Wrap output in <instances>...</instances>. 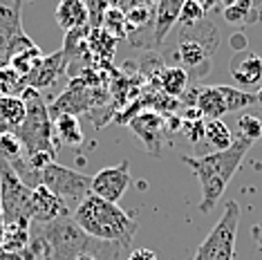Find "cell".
Returning <instances> with one entry per match:
<instances>
[{
	"mask_svg": "<svg viewBox=\"0 0 262 260\" xmlns=\"http://www.w3.org/2000/svg\"><path fill=\"white\" fill-rule=\"evenodd\" d=\"M204 141L215 150H226L233 144V135L222 119H206L204 121Z\"/></svg>",
	"mask_w": 262,
	"mask_h": 260,
	"instance_id": "cell-20",
	"label": "cell"
},
{
	"mask_svg": "<svg viewBox=\"0 0 262 260\" xmlns=\"http://www.w3.org/2000/svg\"><path fill=\"white\" fill-rule=\"evenodd\" d=\"M231 76L237 85L251 88L262 83V58L255 52H240L231 58Z\"/></svg>",
	"mask_w": 262,
	"mask_h": 260,
	"instance_id": "cell-11",
	"label": "cell"
},
{
	"mask_svg": "<svg viewBox=\"0 0 262 260\" xmlns=\"http://www.w3.org/2000/svg\"><path fill=\"white\" fill-rule=\"evenodd\" d=\"M32 222L20 220V222H7L3 224V231H0V249L7 253H25L32 240V231H29Z\"/></svg>",
	"mask_w": 262,
	"mask_h": 260,
	"instance_id": "cell-16",
	"label": "cell"
},
{
	"mask_svg": "<svg viewBox=\"0 0 262 260\" xmlns=\"http://www.w3.org/2000/svg\"><path fill=\"white\" fill-rule=\"evenodd\" d=\"M20 97L27 105V117L23 126L16 130V135L23 141L25 157L36 155V153H54V121H52L40 92L27 88Z\"/></svg>",
	"mask_w": 262,
	"mask_h": 260,
	"instance_id": "cell-3",
	"label": "cell"
},
{
	"mask_svg": "<svg viewBox=\"0 0 262 260\" xmlns=\"http://www.w3.org/2000/svg\"><path fill=\"white\" fill-rule=\"evenodd\" d=\"M40 184H45L56 198H61L68 209H76L92 193V177L65 168L56 162L40 173Z\"/></svg>",
	"mask_w": 262,
	"mask_h": 260,
	"instance_id": "cell-6",
	"label": "cell"
},
{
	"mask_svg": "<svg viewBox=\"0 0 262 260\" xmlns=\"http://www.w3.org/2000/svg\"><path fill=\"white\" fill-rule=\"evenodd\" d=\"M217 3H224V0H217Z\"/></svg>",
	"mask_w": 262,
	"mask_h": 260,
	"instance_id": "cell-36",
	"label": "cell"
},
{
	"mask_svg": "<svg viewBox=\"0 0 262 260\" xmlns=\"http://www.w3.org/2000/svg\"><path fill=\"white\" fill-rule=\"evenodd\" d=\"M186 0H159L157 11H155V23H152V45L164 43L177 20H180L182 7Z\"/></svg>",
	"mask_w": 262,
	"mask_h": 260,
	"instance_id": "cell-13",
	"label": "cell"
},
{
	"mask_svg": "<svg viewBox=\"0 0 262 260\" xmlns=\"http://www.w3.org/2000/svg\"><path fill=\"white\" fill-rule=\"evenodd\" d=\"M262 137V119L255 115H240L237 119V139H247L255 144Z\"/></svg>",
	"mask_w": 262,
	"mask_h": 260,
	"instance_id": "cell-26",
	"label": "cell"
},
{
	"mask_svg": "<svg viewBox=\"0 0 262 260\" xmlns=\"http://www.w3.org/2000/svg\"><path fill=\"white\" fill-rule=\"evenodd\" d=\"M68 68V56H65L63 50L54 52V54H47L40 58V63L34 68V72L27 76V88H34V90H45V88L54 85L56 79L65 72Z\"/></svg>",
	"mask_w": 262,
	"mask_h": 260,
	"instance_id": "cell-10",
	"label": "cell"
},
{
	"mask_svg": "<svg viewBox=\"0 0 262 260\" xmlns=\"http://www.w3.org/2000/svg\"><path fill=\"white\" fill-rule=\"evenodd\" d=\"M32 200H34L32 222H36V224H50V222H56L58 218L70 215V209L65 206V202L61 198H56L45 184L34 186Z\"/></svg>",
	"mask_w": 262,
	"mask_h": 260,
	"instance_id": "cell-9",
	"label": "cell"
},
{
	"mask_svg": "<svg viewBox=\"0 0 262 260\" xmlns=\"http://www.w3.org/2000/svg\"><path fill=\"white\" fill-rule=\"evenodd\" d=\"M74 222L92 240L110 242L119 247L133 245L135 233L139 229L137 220H133L123 209H119V204L101 200L92 193L74 209Z\"/></svg>",
	"mask_w": 262,
	"mask_h": 260,
	"instance_id": "cell-2",
	"label": "cell"
},
{
	"mask_svg": "<svg viewBox=\"0 0 262 260\" xmlns=\"http://www.w3.org/2000/svg\"><path fill=\"white\" fill-rule=\"evenodd\" d=\"M27 90V79L18 74L14 68L0 65V94H9V97H20Z\"/></svg>",
	"mask_w": 262,
	"mask_h": 260,
	"instance_id": "cell-22",
	"label": "cell"
},
{
	"mask_svg": "<svg viewBox=\"0 0 262 260\" xmlns=\"http://www.w3.org/2000/svg\"><path fill=\"white\" fill-rule=\"evenodd\" d=\"M130 162H119L117 166L101 168L97 175L92 177V195L101 200H108L112 204H119V200L126 195L130 188Z\"/></svg>",
	"mask_w": 262,
	"mask_h": 260,
	"instance_id": "cell-8",
	"label": "cell"
},
{
	"mask_svg": "<svg viewBox=\"0 0 262 260\" xmlns=\"http://www.w3.org/2000/svg\"><path fill=\"white\" fill-rule=\"evenodd\" d=\"M237 227H240V204L235 200H229L215 227L198 247L193 260H233Z\"/></svg>",
	"mask_w": 262,
	"mask_h": 260,
	"instance_id": "cell-4",
	"label": "cell"
},
{
	"mask_svg": "<svg viewBox=\"0 0 262 260\" xmlns=\"http://www.w3.org/2000/svg\"><path fill=\"white\" fill-rule=\"evenodd\" d=\"M159 83H162V90L164 94H168V97H180L184 94L188 85V72L184 68H164L162 72H159Z\"/></svg>",
	"mask_w": 262,
	"mask_h": 260,
	"instance_id": "cell-21",
	"label": "cell"
},
{
	"mask_svg": "<svg viewBox=\"0 0 262 260\" xmlns=\"http://www.w3.org/2000/svg\"><path fill=\"white\" fill-rule=\"evenodd\" d=\"M126 20H128L130 32H137V29H141V27L152 25L155 20H152V16H150V5H139V7H135L133 11H128Z\"/></svg>",
	"mask_w": 262,
	"mask_h": 260,
	"instance_id": "cell-28",
	"label": "cell"
},
{
	"mask_svg": "<svg viewBox=\"0 0 262 260\" xmlns=\"http://www.w3.org/2000/svg\"><path fill=\"white\" fill-rule=\"evenodd\" d=\"M0 157H5L7 162H18L25 157V148H23V141L18 139L16 130L0 133Z\"/></svg>",
	"mask_w": 262,
	"mask_h": 260,
	"instance_id": "cell-24",
	"label": "cell"
},
{
	"mask_svg": "<svg viewBox=\"0 0 262 260\" xmlns=\"http://www.w3.org/2000/svg\"><path fill=\"white\" fill-rule=\"evenodd\" d=\"M88 14H90V27L99 29L101 23H103V16L110 7V0H85Z\"/></svg>",
	"mask_w": 262,
	"mask_h": 260,
	"instance_id": "cell-30",
	"label": "cell"
},
{
	"mask_svg": "<svg viewBox=\"0 0 262 260\" xmlns=\"http://www.w3.org/2000/svg\"><path fill=\"white\" fill-rule=\"evenodd\" d=\"M255 103H260V105H262V85L258 88V92H255Z\"/></svg>",
	"mask_w": 262,
	"mask_h": 260,
	"instance_id": "cell-33",
	"label": "cell"
},
{
	"mask_svg": "<svg viewBox=\"0 0 262 260\" xmlns=\"http://www.w3.org/2000/svg\"><path fill=\"white\" fill-rule=\"evenodd\" d=\"M251 146H253L251 141L235 137L233 144L226 150H213L208 155H200V157L182 155V162L193 170L202 186V202H200L202 213H211L215 209V204L224 195L226 186L233 180L237 168L242 166L244 157L251 150Z\"/></svg>",
	"mask_w": 262,
	"mask_h": 260,
	"instance_id": "cell-1",
	"label": "cell"
},
{
	"mask_svg": "<svg viewBox=\"0 0 262 260\" xmlns=\"http://www.w3.org/2000/svg\"><path fill=\"white\" fill-rule=\"evenodd\" d=\"M139 5H146V0H110V7L123 11V14L133 11L135 7H139Z\"/></svg>",
	"mask_w": 262,
	"mask_h": 260,
	"instance_id": "cell-31",
	"label": "cell"
},
{
	"mask_svg": "<svg viewBox=\"0 0 262 260\" xmlns=\"http://www.w3.org/2000/svg\"><path fill=\"white\" fill-rule=\"evenodd\" d=\"M40 58H43V52H40V47L38 45H34L32 50H25V52H20V54H16L14 58L9 61V65L16 70L18 74H23L27 79L29 74L34 72V68L40 63Z\"/></svg>",
	"mask_w": 262,
	"mask_h": 260,
	"instance_id": "cell-25",
	"label": "cell"
},
{
	"mask_svg": "<svg viewBox=\"0 0 262 260\" xmlns=\"http://www.w3.org/2000/svg\"><path fill=\"white\" fill-rule=\"evenodd\" d=\"M54 20L65 32L90 27V14H88L85 0H58Z\"/></svg>",
	"mask_w": 262,
	"mask_h": 260,
	"instance_id": "cell-12",
	"label": "cell"
},
{
	"mask_svg": "<svg viewBox=\"0 0 262 260\" xmlns=\"http://www.w3.org/2000/svg\"><path fill=\"white\" fill-rule=\"evenodd\" d=\"M34 188L20 180V175L11 168L7 159L0 157V209H3V224L7 222H32L34 209Z\"/></svg>",
	"mask_w": 262,
	"mask_h": 260,
	"instance_id": "cell-5",
	"label": "cell"
},
{
	"mask_svg": "<svg viewBox=\"0 0 262 260\" xmlns=\"http://www.w3.org/2000/svg\"><path fill=\"white\" fill-rule=\"evenodd\" d=\"M0 231H3V209H0Z\"/></svg>",
	"mask_w": 262,
	"mask_h": 260,
	"instance_id": "cell-34",
	"label": "cell"
},
{
	"mask_svg": "<svg viewBox=\"0 0 262 260\" xmlns=\"http://www.w3.org/2000/svg\"><path fill=\"white\" fill-rule=\"evenodd\" d=\"M159 0H146V5H157Z\"/></svg>",
	"mask_w": 262,
	"mask_h": 260,
	"instance_id": "cell-35",
	"label": "cell"
},
{
	"mask_svg": "<svg viewBox=\"0 0 262 260\" xmlns=\"http://www.w3.org/2000/svg\"><path fill=\"white\" fill-rule=\"evenodd\" d=\"M211 47L204 45V40L198 38H182L180 43V58L184 63V70H198L204 76L208 72V63H211Z\"/></svg>",
	"mask_w": 262,
	"mask_h": 260,
	"instance_id": "cell-15",
	"label": "cell"
},
{
	"mask_svg": "<svg viewBox=\"0 0 262 260\" xmlns=\"http://www.w3.org/2000/svg\"><path fill=\"white\" fill-rule=\"evenodd\" d=\"M101 29H103V32H108L110 36L117 38V40L128 38V34H130L126 14H123V11H119V9H112V7H108V11H105L103 23H101Z\"/></svg>",
	"mask_w": 262,
	"mask_h": 260,
	"instance_id": "cell-23",
	"label": "cell"
},
{
	"mask_svg": "<svg viewBox=\"0 0 262 260\" xmlns=\"http://www.w3.org/2000/svg\"><path fill=\"white\" fill-rule=\"evenodd\" d=\"M126 260H157V256H155V251H150V249H137L130 253Z\"/></svg>",
	"mask_w": 262,
	"mask_h": 260,
	"instance_id": "cell-32",
	"label": "cell"
},
{
	"mask_svg": "<svg viewBox=\"0 0 262 260\" xmlns=\"http://www.w3.org/2000/svg\"><path fill=\"white\" fill-rule=\"evenodd\" d=\"M20 11L23 0H0V65H7L16 54L36 45L23 32Z\"/></svg>",
	"mask_w": 262,
	"mask_h": 260,
	"instance_id": "cell-7",
	"label": "cell"
},
{
	"mask_svg": "<svg viewBox=\"0 0 262 260\" xmlns=\"http://www.w3.org/2000/svg\"><path fill=\"white\" fill-rule=\"evenodd\" d=\"M130 128L139 135V139L146 144L148 150L157 153L155 146L162 144V133H164V121L159 115L155 112H139L133 121H130Z\"/></svg>",
	"mask_w": 262,
	"mask_h": 260,
	"instance_id": "cell-14",
	"label": "cell"
},
{
	"mask_svg": "<svg viewBox=\"0 0 262 260\" xmlns=\"http://www.w3.org/2000/svg\"><path fill=\"white\" fill-rule=\"evenodd\" d=\"M27 117V105L23 97L0 94V123L9 130H18Z\"/></svg>",
	"mask_w": 262,
	"mask_h": 260,
	"instance_id": "cell-18",
	"label": "cell"
},
{
	"mask_svg": "<svg viewBox=\"0 0 262 260\" xmlns=\"http://www.w3.org/2000/svg\"><path fill=\"white\" fill-rule=\"evenodd\" d=\"M54 130L58 135V139L65 141L68 146H81L83 144V128L76 115H70V112H61V115H54Z\"/></svg>",
	"mask_w": 262,
	"mask_h": 260,
	"instance_id": "cell-19",
	"label": "cell"
},
{
	"mask_svg": "<svg viewBox=\"0 0 262 260\" xmlns=\"http://www.w3.org/2000/svg\"><path fill=\"white\" fill-rule=\"evenodd\" d=\"M204 16H206V11L202 9L195 0H186V3H184V7H182L180 20L184 23V25L193 27V25H198V23L204 20Z\"/></svg>",
	"mask_w": 262,
	"mask_h": 260,
	"instance_id": "cell-29",
	"label": "cell"
},
{
	"mask_svg": "<svg viewBox=\"0 0 262 260\" xmlns=\"http://www.w3.org/2000/svg\"><path fill=\"white\" fill-rule=\"evenodd\" d=\"M222 94L226 99V108H229V112L242 110V108H247V105L255 103V94L244 92L240 88H233V85H222Z\"/></svg>",
	"mask_w": 262,
	"mask_h": 260,
	"instance_id": "cell-27",
	"label": "cell"
},
{
	"mask_svg": "<svg viewBox=\"0 0 262 260\" xmlns=\"http://www.w3.org/2000/svg\"><path fill=\"white\" fill-rule=\"evenodd\" d=\"M258 3L255 0H224L222 3V16L231 25H251L258 23Z\"/></svg>",
	"mask_w": 262,
	"mask_h": 260,
	"instance_id": "cell-17",
	"label": "cell"
}]
</instances>
